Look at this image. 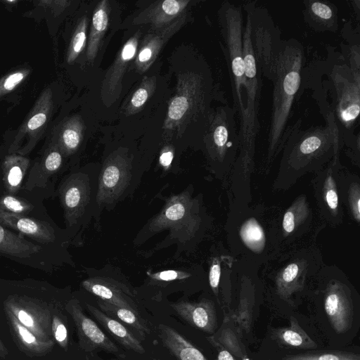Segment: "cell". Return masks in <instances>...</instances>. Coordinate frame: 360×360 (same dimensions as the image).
Segmentation results:
<instances>
[{
  "mask_svg": "<svg viewBox=\"0 0 360 360\" xmlns=\"http://www.w3.org/2000/svg\"><path fill=\"white\" fill-rule=\"evenodd\" d=\"M302 44L295 39L281 40L274 65L273 94L268 133V161L278 153L288 138V126L294 99L301 85L304 65Z\"/></svg>",
  "mask_w": 360,
  "mask_h": 360,
  "instance_id": "cell-1",
  "label": "cell"
},
{
  "mask_svg": "<svg viewBox=\"0 0 360 360\" xmlns=\"http://www.w3.org/2000/svg\"><path fill=\"white\" fill-rule=\"evenodd\" d=\"M202 223L200 202L191 196L190 188L172 195L165 200L160 212L150 219L136 235L134 244L139 245L155 234L168 231V235L152 250L155 252L176 245L178 258L181 252L188 250L198 235Z\"/></svg>",
  "mask_w": 360,
  "mask_h": 360,
  "instance_id": "cell-2",
  "label": "cell"
},
{
  "mask_svg": "<svg viewBox=\"0 0 360 360\" xmlns=\"http://www.w3.org/2000/svg\"><path fill=\"white\" fill-rule=\"evenodd\" d=\"M101 165L72 169L61 179L57 189L71 245L81 246L82 236L96 212Z\"/></svg>",
  "mask_w": 360,
  "mask_h": 360,
  "instance_id": "cell-3",
  "label": "cell"
},
{
  "mask_svg": "<svg viewBox=\"0 0 360 360\" xmlns=\"http://www.w3.org/2000/svg\"><path fill=\"white\" fill-rule=\"evenodd\" d=\"M144 169L128 150L118 148L105 157L101 165L94 221L100 226L101 214L111 211L138 188Z\"/></svg>",
  "mask_w": 360,
  "mask_h": 360,
  "instance_id": "cell-4",
  "label": "cell"
},
{
  "mask_svg": "<svg viewBox=\"0 0 360 360\" xmlns=\"http://www.w3.org/2000/svg\"><path fill=\"white\" fill-rule=\"evenodd\" d=\"M246 22L243 32L246 103L245 114L239 123L240 161L244 170H248L253 162L255 142L259 130V110L262 92V73L255 58L251 37V15L245 5Z\"/></svg>",
  "mask_w": 360,
  "mask_h": 360,
  "instance_id": "cell-5",
  "label": "cell"
},
{
  "mask_svg": "<svg viewBox=\"0 0 360 360\" xmlns=\"http://www.w3.org/2000/svg\"><path fill=\"white\" fill-rule=\"evenodd\" d=\"M213 96L212 79L204 71L180 75L176 94L172 98L164 128L173 129L191 122L202 121L208 126Z\"/></svg>",
  "mask_w": 360,
  "mask_h": 360,
  "instance_id": "cell-6",
  "label": "cell"
},
{
  "mask_svg": "<svg viewBox=\"0 0 360 360\" xmlns=\"http://www.w3.org/2000/svg\"><path fill=\"white\" fill-rule=\"evenodd\" d=\"M224 44L221 43L228 65L235 110L239 123L245 114L246 94L243 56V20L241 6L224 1L218 11Z\"/></svg>",
  "mask_w": 360,
  "mask_h": 360,
  "instance_id": "cell-7",
  "label": "cell"
},
{
  "mask_svg": "<svg viewBox=\"0 0 360 360\" xmlns=\"http://www.w3.org/2000/svg\"><path fill=\"white\" fill-rule=\"evenodd\" d=\"M25 236L0 224V256L48 273L64 265L75 267L68 248L41 244Z\"/></svg>",
  "mask_w": 360,
  "mask_h": 360,
  "instance_id": "cell-8",
  "label": "cell"
},
{
  "mask_svg": "<svg viewBox=\"0 0 360 360\" xmlns=\"http://www.w3.org/2000/svg\"><path fill=\"white\" fill-rule=\"evenodd\" d=\"M0 285L8 292L4 300L6 312L38 338L53 342L49 311L43 307L41 299L27 293L25 279L0 278Z\"/></svg>",
  "mask_w": 360,
  "mask_h": 360,
  "instance_id": "cell-9",
  "label": "cell"
},
{
  "mask_svg": "<svg viewBox=\"0 0 360 360\" xmlns=\"http://www.w3.org/2000/svg\"><path fill=\"white\" fill-rule=\"evenodd\" d=\"M360 76L349 67L335 66L332 80L335 89V117L339 134L345 139L354 138L353 132L359 120Z\"/></svg>",
  "mask_w": 360,
  "mask_h": 360,
  "instance_id": "cell-10",
  "label": "cell"
},
{
  "mask_svg": "<svg viewBox=\"0 0 360 360\" xmlns=\"http://www.w3.org/2000/svg\"><path fill=\"white\" fill-rule=\"evenodd\" d=\"M205 141L212 160L223 162L232 156L240 146L236 112L233 107L225 105L211 110Z\"/></svg>",
  "mask_w": 360,
  "mask_h": 360,
  "instance_id": "cell-11",
  "label": "cell"
},
{
  "mask_svg": "<svg viewBox=\"0 0 360 360\" xmlns=\"http://www.w3.org/2000/svg\"><path fill=\"white\" fill-rule=\"evenodd\" d=\"M53 109L52 91L47 88L41 92L19 128L8 153L24 156L31 152L45 131Z\"/></svg>",
  "mask_w": 360,
  "mask_h": 360,
  "instance_id": "cell-12",
  "label": "cell"
},
{
  "mask_svg": "<svg viewBox=\"0 0 360 360\" xmlns=\"http://www.w3.org/2000/svg\"><path fill=\"white\" fill-rule=\"evenodd\" d=\"M0 224L44 245L68 248L70 240L65 229L29 216L20 215L0 209Z\"/></svg>",
  "mask_w": 360,
  "mask_h": 360,
  "instance_id": "cell-13",
  "label": "cell"
},
{
  "mask_svg": "<svg viewBox=\"0 0 360 360\" xmlns=\"http://www.w3.org/2000/svg\"><path fill=\"white\" fill-rule=\"evenodd\" d=\"M89 269L91 271L88 273L89 277L81 283L84 290L101 300L139 312L134 301L136 293L125 283L115 278L113 273H110L107 267L98 271Z\"/></svg>",
  "mask_w": 360,
  "mask_h": 360,
  "instance_id": "cell-14",
  "label": "cell"
},
{
  "mask_svg": "<svg viewBox=\"0 0 360 360\" xmlns=\"http://www.w3.org/2000/svg\"><path fill=\"white\" fill-rule=\"evenodd\" d=\"M323 310L328 322L338 335L354 326L355 310L349 289L340 282L329 283L323 298Z\"/></svg>",
  "mask_w": 360,
  "mask_h": 360,
  "instance_id": "cell-15",
  "label": "cell"
},
{
  "mask_svg": "<svg viewBox=\"0 0 360 360\" xmlns=\"http://www.w3.org/2000/svg\"><path fill=\"white\" fill-rule=\"evenodd\" d=\"M65 309L72 316L79 337L81 348L85 352L105 351L124 357L118 347L105 334L98 326L83 311L79 301L69 300Z\"/></svg>",
  "mask_w": 360,
  "mask_h": 360,
  "instance_id": "cell-16",
  "label": "cell"
},
{
  "mask_svg": "<svg viewBox=\"0 0 360 360\" xmlns=\"http://www.w3.org/2000/svg\"><path fill=\"white\" fill-rule=\"evenodd\" d=\"M187 13H184L165 26L148 33L138 51L135 66L138 71H146L153 63L167 41L185 24Z\"/></svg>",
  "mask_w": 360,
  "mask_h": 360,
  "instance_id": "cell-17",
  "label": "cell"
},
{
  "mask_svg": "<svg viewBox=\"0 0 360 360\" xmlns=\"http://www.w3.org/2000/svg\"><path fill=\"white\" fill-rule=\"evenodd\" d=\"M169 305L192 326L210 335L216 332L218 326L217 311L212 300L202 299L198 302L180 301L172 302Z\"/></svg>",
  "mask_w": 360,
  "mask_h": 360,
  "instance_id": "cell-18",
  "label": "cell"
},
{
  "mask_svg": "<svg viewBox=\"0 0 360 360\" xmlns=\"http://www.w3.org/2000/svg\"><path fill=\"white\" fill-rule=\"evenodd\" d=\"M63 158L56 141H53L30 169L22 188L28 191L45 188L49 179L62 168Z\"/></svg>",
  "mask_w": 360,
  "mask_h": 360,
  "instance_id": "cell-19",
  "label": "cell"
},
{
  "mask_svg": "<svg viewBox=\"0 0 360 360\" xmlns=\"http://www.w3.org/2000/svg\"><path fill=\"white\" fill-rule=\"evenodd\" d=\"M190 1L165 0L157 1L141 12L133 20V24L151 25V30L160 29L184 13Z\"/></svg>",
  "mask_w": 360,
  "mask_h": 360,
  "instance_id": "cell-20",
  "label": "cell"
},
{
  "mask_svg": "<svg viewBox=\"0 0 360 360\" xmlns=\"http://www.w3.org/2000/svg\"><path fill=\"white\" fill-rule=\"evenodd\" d=\"M140 32H136L123 45L115 61L107 71L102 85V96H116L123 75L136 53Z\"/></svg>",
  "mask_w": 360,
  "mask_h": 360,
  "instance_id": "cell-21",
  "label": "cell"
},
{
  "mask_svg": "<svg viewBox=\"0 0 360 360\" xmlns=\"http://www.w3.org/2000/svg\"><path fill=\"white\" fill-rule=\"evenodd\" d=\"M304 21L318 32H335L338 27V10L328 1H304Z\"/></svg>",
  "mask_w": 360,
  "mask_h": 360,
  "instance_id": "cell-22",
  "label": "cell"
},
{
  "mask_svg": "<svg viewBox=\"0 0 360 360\" xmlns=\"http://www.w3.org/2000/svg\"><path fill=\"white\" fill-rule=\"evenodd\" d=\"M158 328L162 345L177 360H207L198 348L171 326L161 323Z\"/></svg>",
  "mask_w": 360,
  "mask_h": 360,
  "instance_id": "cell-23",
  "label": "cell"
},
{
  "mask_svg": "<svg viewBox=\"0 0 360 360\" xmlns=\"http://www.w3.org/2000/svg\"><path fill=\"white\" fill-rule=\"evenodd\" d=\"M86 305L96 320L124 348L140 354L145 353V349L139 340L127 326L96 307L89 303Z\"/></svg>",
  "mask_w": 360,
  "mask_h": 360,
  "instance_id": "cell-24",
  "label": "cell"
},
{
  "mask_svg": "<svg viewBox=\"0 0 360 360\" xmlns=\"http://www.w3.org/2000/svg\"><path fill=\"white\" fill-rule=\"evenodd\" d=\"M271 338L280 345L290 349L309 351L318 347L293 316L290 317L289 326L273 328Z\"/></svg>",
  "mask_w": 360,
  "mask_h": 360,
  "instance_id": "cell-25",
  "label": "cell"
},
{
  "mask_svg": "<svg viewBox=\"0 0 360 360\" xmlns=\"http://www.w3.org/2000/svg\"><path fill=\"white\" fill-rule=\"evenodd\" d=\"M210 336L239 360H249L243 333L229 312H224L221 327Z\"/></svg>",
  "mask_w": 360,
  "mask_h": 360,
  "instance_id": "cell-26",
  "label": "cell"
},
{
  "mask_svg": "<svg viewBox=\"0 0 360 360\" xmlns=\"http://www.w3.org/2000/svg\"><path fill=\"white\" fill-rule=\"evenodd\" d=\"M30 160L16 153L6 155L2 162L3 181L8 194L15 195L22 188Z\"/></svg>",
  "mask_w": 360,
  "mask_h": 360,
  "instance_id": "cell-27",
  "label": "cell"
},
{
  "mask_svg": "<svg viewBox=\"0 0 360 360\" xmlns=\"http://www.w3.org/2000/svg\"><path fill=\"white\" fill-rule=\"evenodd\" d=\"M108 23V1L103 0L98 4L93 15L89 37L87 42L86 58L91 63L94 62L97 55L101 39L107 30Z\"/></svg>",
  "mask_w": 360,
  "mask_h": 360,
  "instance_id": "cell-28",
  "label": "cell"
},
{
  "mask_svg": "<svg viewBox=\"0 0 360 360\" xmlns=\"http://www.w3.org/2000/svg\"><path fill=\"white\" fill-rule=\"evenodd\" d=\"M98 304L99 309L108 316L120 321L124 325L129 326L136 330L139 337L143 340L146 335L150 333V330L139 312L126 307H118L98 300Z\"/></svg>",
  "mask_w": 360,
  "mask_h": 360,
  "instance_id": "cell-29",
  "label": "cell"
},
{
  "mask_svg": "<svg viewBox=\"0 0 360 360\" xmlns=\"http://www.w3.org/2000/svg\"><path fill=\"white\" fill-rule=\"evenodd\" d=\"M13 335L24 349L34 354H44L53 347V341H46L22 325L11 314L6 313Z\"/></svg>",
  "mask_w": 360,
  "mask_h": 360,
  "instance_id": "cell-30",
  "label": "cell"
},
{
  "mask_svg": "<svg viewBox=\"0 0 360 360\" xmlns=\"http://www.w3.org/2000/svg\"><path fill=\"white\" fill-rule=\"evenodd\" d=\"M82 140V124L78 119L73 117L62 126L56 142L63 157H68L77 152Z\"/></svg>",
  "mask_w": 360,
  "mask_h": 360,
  "instance_id": "cell-31",
  "label": "cell"
},
{
  "mask_svg": "<svg viewBox=\"0 0 360 360\" xmlns=\"http://www.w3.org/2000/svg\"><path fill=\"white\" fill-rule=\"evenodd\" d=\"M300 265L290 263L285 266L276 278V289L279 296L283 300H288L291 295L300 290L302 283L300 281L302 275Z\"/></svg>",
  "mask_w": 360,
  "mask_h": 360,
  "instance_id": "cell-32",
  "label": "cell"
},
{
  "mask_svg": "<svg viewBox=\"0 0 360 360\" xmlns=\"http://www.w3.org/2000/svg\"><path fill=\"white\" fill-rule=\"evenodd\" d=\"M281 360H360V355L343 350H309L305 352L287 354Z\"/></svg>",
  "mask_w": 360,
  "mask_h": 360,
  "instance_id": "cell-33",
  "label": "cell"
},
{
  "mask_svg": "<svg viewBox=\"0 0 360 360\" xmlns=\"http://www.w3.org/2000/svg\"><path fill=\"white\" fill-rule=\"evenodd\" d=\"M155 86L156 79L155 77H145L132 95L127 107L126 113L132 115L137 112L154 92Z\"/></svg>",
  "mask_w": 360,
  "mask_h": 360,
  "instance_id": "cell-34",
  "label": "cell"
},
{
  "mask_svg": "<svg viewBox=\"0 0 360 360\" xmlns=\"http://www.w3.org/2000/svg\"><path fill=\"white\" fill-rule=\"evenodd\" d=\"M307 207L304 198L297 200L285 212L282 221V228L285 234L292 233L305 219Z\"/></svg>",
  "mask_w": 360,
  "mask_h": 360,
  "instance_id": "cell-35",
  "label": "cell"
},
{
  "mask_svg": "<svg viewBox=\"0 0 360 360\" xmlns=\"http://www.w3.org/2000/svg\"><path fill=\"white\" fill-rule=\"evenodd\" d=\"M88 19L82 18L77 24L71 38L67 52V62L72 63L83 50L86 41Z\"/></svg>",
  "mask_w": 360,
  "mask_h": 360,
  "instance_id": "cell-36",
  "label": "cell"
},
{
  "mask_svg": "<svg viewBox=\"0 0 360 360\" xmlns=\"http://www.w3.org/2000/svg\"><path fill=\"white\" fill-rule=\"evenodd\" d=\"M240 236L245 243L252 249H259L264 242L263 230L255 219L249 220L243 226Z\"/></svg>",
  "mask_w": 360,
  "mask_h": 360,
  "instance_id": "cell-37",
  "label": "cell"
},
{
  "mask_svg": "<svg viewBox=\"0 0 360 360\" xmlns=\"http://www.w3.org/2000/svg\"><path fill=\"white\" fill-rule=\"evenodd\" d=\"M34 207V205L15 195L6 194L0 198V209L8 212L27 216Z\"/></svg>",
  "mask_w": 360,
  "mask_h": 360,
  "instance_id": "cell-38",
  "label": "cell"
},
{
  "mask_svg": "<svg viewBox=\"0 0 360 360\" xmlns=\"http://www.w3.org/2000/svg\"><path fill=\"white\" fill-rule=\"evenodd\" d=\"M30 68L16 69L0 79V98L13 91L30 74Z\"/></svg>",
  "mask_w": 360,
  "mask_h": 360,
  "instance_id": "cell-39",
  "label": "cell"
},
{
  "mask_svg": "<svg viewBox=\"0 0 360 360\" xmlns=\"http://www.w3.org/2000/svg\"><path fill=\"white\" fill-rule=\"evenodd\" d=\"M52 335L58 345L66 349L68 345V333L64 321L58 315L51 319Z\"/></svg>",
  "mask_w": 360,
  "mask_h": 360,
  "instance_id": "cell-40",
  "label": "cell"
},
{
  "mask_svg": "<svg viewBox=\"0 0 360 360\" xmlns=\"http://www.w3.org/2000/svg\"><path fill=\"white\" fill-rule=\"evenodd\" d=\"M323 198L328 209L333 213H336L338 205V195L333 176L328 175L323 185Z\"/></svg>",
  "mask_w": 360,
  "mask_h": 360,
  "instance_id": "cell-41",
  "label": "cell"
},
{
  "mask_svg": "<svg viewBox=\"0 0 360 360\" xmlns=\"http://www.w3.org/2000/svg\"><path fill=\"white\" fill-rule=\"evenodd\" d=\"M221 276L220 261L217 257L212 259L209 270V283L214 295L218 299L219 285Z\"/></svg>",
  "mask_w": 360,
  "mask_h": 360,
  "instance_id": "cell-42",
  "label": "cell"
},
{
  "mask_svg": "<svg viewBox=\"0 0 360 360\" xmlns=\"http://www.w3.org/2000/svg\"><path fill=\"white\" fill-rule=\"evenodd\" d=\"M349 204L352 214L357 222L360 219V193L358 185H354L349 192Z\"/></svg>",
  "mask_w": 360,
  "mask_h": 360,
  "instance_id": "cell-43",
  "label": "cell"
},
{
  "mask_svg": "<svg viewBox=\"0 0 360 360\" xmlns=\"http://www.w3.org/2000/svg\"><path fill=\"white\" fill-rule=\"evenodd\" d=\"M174 150L171 147L162 149L159 157V164L164 172H172Z\"/></svg>",
  "mask_w": 360,
  "mask_h": 360,
  "instance_id": "cell-44",
  "label": "cell"
},
{
  "mask_svg": "<svg viewBox=\"0 0 360 360\" xmlns=\"http://www.w3.org/2000/svg\"><path fill=\"white\" fill-rule=\"evenodd\" d=\"M207 340L217 351L216 360H239L210 335L207 337Z\"/></svg>",
  "mask_w": 360,
  "mask_h": 360,
  "instance_id": "cell-45",
  "label": "cell"
},
{
  "mask_svg": "<svg viewBox=\"0 0 360 360\" xmlns=\"http://www.w3.org/2000/svg\"><path fill=\"white\" fill-rule=\"evenodd\" d=\"M8 351L3 344L2 341L0 339V357L5 358V356L7 355Z\"/></svg>",
  "mask_w": 360,
  "mask_h": 360,
  "instance_id": "cell-46",
  "label": "cell"
},
{
  "mask_svg": "<svg viewBox=\"0 0 360 360\" xmlns=\"http://www.w3.org/2000/svg\"><path fill=\"white\" fill-rule=\"evenodd\" d=\"M154 360H158V359H154Z\"/></svg>",
  "mask_w": 360,
  "mask_h": 360,
  "instance_id": "cell-47",
  "label": "cell"
}]
</instances>
